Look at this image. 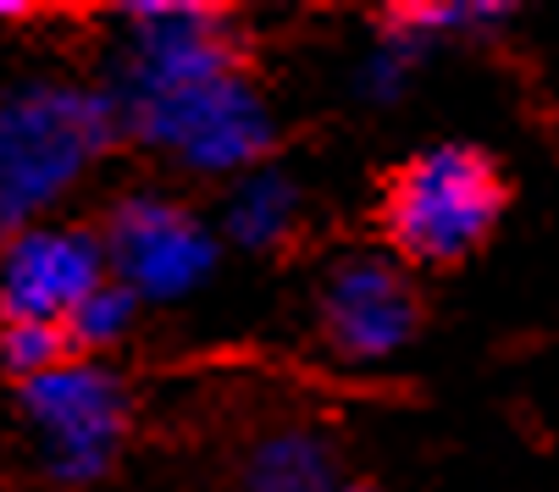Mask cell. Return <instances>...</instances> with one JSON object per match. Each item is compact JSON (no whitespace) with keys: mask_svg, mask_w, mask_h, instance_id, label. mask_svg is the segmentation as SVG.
Returning <instances> with one entry per match:
<instances>
[{"mask_svg":"<svg viewBox=\"0 0 559 492\" xmlns=\"http://www.w3.org/2000/svg\"><path fill=\"white\" fill-rule=\"evenodd\" d=\"M338 492H360V487H338Z\"/></svg>","mask_w":559,"mask_h":492,"instance_id":"13","label":"cell"},{"mask_svg":"<svg viewBox=\"0 0 559 492\" xmlns=\"http://www.w3.org/2000/svg\"><path fill=\"white\" fill-rule=\"evenodd\" d=\"M299 216H305L299 189L283 172L261 167L233 189L222 221H227V238L238 243V250H283V243L299 232Z\"/></svg>","mask_w":559,"mask_h":492,"instance_id":"9","label":"cell"},{"mask_svg":"<svg viewBox=\"0 0 559 492\" xmlns=\"http://www.w3.org/2000/svg\"><path fill=\"white\" fill-rule=\"evenodd\" d=\"M122 139L106 84L28 72L0 84V232L50 221Z\"/></svg>","mask_w":559,"mask_h":492,"instance_id":"2","label":"cell"},{"mask_svg":"<svg viewBox=\"0 0 559 492\" xmlns=\"http://www.w3.org/2000/svg\"><path fill=\"white\" fill-rule=\"evenodd\" d=\"M133 321H139V299H133L122 283H106L84 310H78V315L67 321V344H72V355L106 360V355L133 333Z\"/></svg>","mask_w":559,"mask_h":492,"instance_id":"10","label":"cell"},{"mask_svg":"<svg viewBox=\"0 0 559 492\" xmlns=\"http://www.w3.org/2000/svg\"><path fill=\"white\" fill-rule=\"evenodd\" d=\"M122 28L106 84L122 139L200 178L261 172L277 144V117L233 17L194 0H139L122 7Z\"/></svg>","mask_w":559,"mask_h":492,"instance_id":"1","label":"cell"},{"mask_svg":"<svg viewBox=\"0 0 559 492\" xmlns=\"http://www.w3.org/2000/svg\"><path fill=\"white\" fill-rule=\"evenodd\" d=\"M61 360H72V344L61 326H28V321L0 326V371L12 382H34V376L56 371Z\"/></svg>","mask_w":559,"mask_h":492,"instance_id":"11","label":"cell"},{"mask_svg":"<svg viewBox=\"0 0 559 492\" xmlns=\"http://www.w3.org/2000/svg\"><path fill=\"white\" fill-rule=\"evenodd\" d=\"M100 250L111 266V283H122L139 304H173L194 293L216 272V232L162 189H128L100 216Z\"/></svg>","mask_w":559,"mask_h":492,"instance_id":"5","label":"cell"},{"mask_svg":"<svg viewBox=\"0 0 559 492\" xmlns=\"http://www.w3.org/2000/svg\"><path fill=\"white\" fill-rule=\"evenodd\" d=\"M23 17H34L28 0H0V23H23Z\"/></svg>","mask_w":559,"mask_h":492,"instance_id":"12","label":"cell"},{"mask_svg":"<svg viewBox=\"0 0 559 492\" xmlns=\"http://www.w3.org/2000/svg\"><path fill=\"white\" fill-rule=\"evenodd\" d=\"M111 283L100 232L84 221H28L0 232V326H61Z\"/></svg>","mask_w":559,"mask_h":492,"instance_id":"6","label":"cell"},{"mask_svg":"<svg viewBox=\"0 0 559 492\" xmlns=\"http://www.w3.org/2000/svg\"><path fill=\"white\" fill-rule=\"evenodd\" d=\"M316 321H322V338L333 344V355H344L355 365H371V360L399 355L416 338L421 299H416L411 272L399 261L355 255V261L328 272Z\"/></svg>","mask_w":559,"mask_h":492,"instance_id":"7","label":"cell"},{"mask_svg":"<svg viewBox=\"0 0 559 492\" xmlns=\"http://www.w3.org/2000/svg\"><path fill=\"white\" fill-rule=\"evenodd\" d=\"M238 492H338L328 437L305 427L266 432L238 465Z\"/></svg>","mask_w":559,"mask_h":492,"instance_id":"8","label":"cell"},{"mask_svg":"<svg viewBox=\"0 0 559 492\" xmlns=\"http://www.w3.org/2000/svg\"><path fill=\"white\" fill-rule=\"evenodd\" d=\"M17 409L34 437V454L50 481L61 487H90L100 481L133 427V398L128 382L90 355H72L56 371L17 382Z\"/></svg>","mask_w":559,"mask_h":492,"instance_id":"4","label":"cell"},{"mask_svg":"<svg viewBox=\"0 0 559 492\" xmlns=\"http://www.w3.org/2000/svg\"><path fill=\"white\" fill-rule=\"evenodd\" d=\"M510 205L504 172L476 144H432L416 149L382 183V232L399 266H460L471 250L493 238Z\"/></svg>","mask_w":559,"mask_h":492,"instance_id":"3","label":"cell"}]
</instances>
